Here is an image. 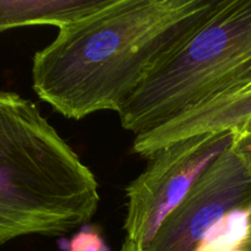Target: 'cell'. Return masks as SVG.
Wrapping results in <instances>:
<instances>
[{
  "label": "cell",
  "mask_w": 251,
  "mask_h": 251,
  "mask_svg": "<svg viewBox=\"0 0 251 251\" xmlns=\"http://www.w3.org/2000/svg\"><path fill=\"white\" fill-rule=\"evenodd\" d=\"M251 85V0H218L180 43L162 56L118 112L141 135L198 105Z\"/></svg>",
  "instance_id": "obj_3"
},
{
  "label": "cell",
  "mask_w": 251,
  "mask_h": 251,
  "mask_svg": "<svg viewBox=\"0 0 251 251\" xmlns=\"http://www.w3.org/2000/svg\"><path fill=\"white\" fill-rule=\"evenodd\" d=\"M110 0H0V33L34 25L58 28L71 24Z\"/></svg>",
  "instance_id": "obj_7"
},
{
  "label": "cell",
  "mask_w": 251,
  "mask_h": 251,
  "mask_svg": "<svg viewBox=\"0 0 251 251\" xmlns=\"http://www.w3.org/2000/svg\"><path fill=\"white\" fill-rule=\"evenodd\" d=\"M234 147L247 159L251 158V123L237 130Z\"/></svg>",
  "instance_id": "obj_9"
},
{
  "label": "cell",
  "mask_w": 251,
  "mask_h": 251,
  "mask_svg": "<svg viewBox=\"0 0 251 251\" xmlns=\"http://www.w3.org/2000/svg\"><path fill=\"white\" fill-rule=\"evenodd\" d=\"M98 206L96 176L38 105L0 91V245L64 235L87 225Z\"/></svg>",
  "instance_id": "obj_2"
},
{
  "label": "cell",
  "mask_w": 251,
  "mask_h": 251,
  "mask_svg": "<svg viewBox=\"0 0 251 251\" xmlns=\"http://www.w3.org/2000/svg\"><path fill=\"white\" fill-rule=\"evenodd\" d=\"M251 123V85L176 115L161 126L137 135L135 153L150 159L176 142L210 132L238 130Z\"/></svg>",
  "instance_id": "obj_6"
},
{
  "label": "cell",
  "mask_w": 251,
  "mask_h": 251,
  "mask_svg": "<svg viewBox=\"0 0 251 251\" xmlns=\"http://www.w3.org/2000/svg\"><path fill=\"white\" fill-rule=\"evenodd\" d=\"M247 207H251V166L233 142L166 218L145 251H203L225 216Z\"/></svg>",
  "instance_id": "obj_5"
},
{
  "label": "cell",
  "mask_w": 251,
  "mask_h": 251,
  "mask_svg": "<svg viewBox=\"0 0 251 251\" xmlns=\"http://www.w3.org/2000/svg\"><path fill=\"white\" fill-rule=\"evenodd\" d=\"M218 0H110L71 24L32 61L33 90L68 119L119 112L152 66Z\"/></svg>",
  "instance_id": "obj_1"
},
{
  "label": "cell",
  "mask_w": 251,
  "mask_h": 251,
  "mask_svg": "<svg viewBox=\"0 0 251 251\" xmlns=\"http://www.w3.org/2000/svg\"><path fill=\"white\" fill-rule=\"evenodd\" d=\"M66 251H110L100 228L85 225L66 242Z\"/></svg>",
  "instance_id": "obj_8"
},
{
  "label": "cell",
  "mask_w": 251,
  "mask_h": 251,
  "mask_svg": "<svg viewBox=\"0 0 251 251\" xmlns=\"http://www.w3.org/2000/svg\"><path fill=\"white\" fill-rule=\"evenodd\" d=\"M240 251H251V220H250V228H249V234H248L247 240L245 243L243 244L242 249Z\"/></svg>",
  "instance_id": "obj_10"
},
{
  "label": "cell",
  "mask_w": 251,
  "mask_h": 251,
  "mask_svg": "<svg viewBox=\"0 0 251 251\" xmlns=\"http://www.w3.org/2000/svg\"><path fill=\"white\" fill-rule=\"evenodd\" d=\"M235 137L237 130L198 135L153 154L126 188L125 238L119 251L146 250L162 223Z\"/></svg>",
  "instance_id": "obj_4"
}]
</instances>
